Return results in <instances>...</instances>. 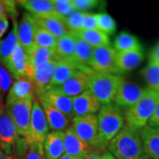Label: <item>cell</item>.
Masks as SVG:
<instances>
[{
	"instance_id": "obj_1",
	"label": "cell",
	"mask_w": 159,
	"mask_h": 159,
	"mask_svg": "<svg viewBox=\"0 0 159 159\" xmlns=\"http://www.w3.org/2000/svg\"><path fill=\"white\" fill-rule=\"evenodd\" d=\"M107 148L115 159H149L143 148L139 131L126 125L111 141Z\"/></svg>"
},
{
	"instance_id": "obj_2",
	"label": "cell",
	"mask_w": 159,
	"mask_h": 159,
	"mask_svg": "<svg viewBox=\"0 0 159 159\" xmlns=\"http://www.w3.org/2000/svg\"><path fill=\"white\" fill-rule=\"evenodd\" d=\"M97 117L100 148L104 151L111 141L125 126L124 115L119 107L111 103L102 106Z\"/></svg>"
},
{
	"instance_id": "obj_3",
	"label": "cell",
	"mask_w": 159,
	"mask_h": 159,
	"mask_svg": "<svg viewBox=\"0 0 159 159\" xmlns=\"http://www.w3.org/2000/svg\"><path fill=\"white\" fill-rule=\"evenodd\" d=\"M159 99V93L146 89L141 99L124 112L125 125L134 130L140 131L148 125Z\"/></svg>"
},
{
	"instance_id": "obj_4",
	"label": "cell",
	"mask_w": 159,
	"mask_h": 159,
	"mask_svg": "<svg viewBox=\"0 0 159 159\" xmlns=\"http://www.w3.org/2000/svg\"><path fill=\"white\" fill-rule=\"evenodd\" d=\"M121 80L120 75L93 72L89 90L102 106L111 104L114 101Z\"/></svg>"
},
{
	"instance_id": "obj_5",
	"label": "cell",
	"mask_w": 159,
	"mask_h": 159,
	"mask_svg": "<svg viewBox=\"0 0 159 159\" xmlns=\"http://www.w3.org/2000/svg\"><path fill=\"white\" fill-rule=\"evenodd\" d=\"M33 102L34 100L6 99L5 103L6 111L16 126L19 135L27 141L29 140Z\"/></svg>"
},
{
	"instance_id": "obj_6",
	"label": "cell",
	"mask_w": 159,
	"mask_h": 159,
	"mask_svg": "<svg viewBox=\"0 0 159 159\" xmlns=\"http://www.w3.org/2000/svg\"><path fill=\"white\" fill-rule=\"evenodd\" d=\"M71 122L72 128L79 138L93 148L102 150L98 139L97 117L96 114L83 117H74Z\"/></svg>"
},
{
	"instance_id": "obj_7",
	"label": "cell",
	"mask_w": 159,
	"mask_h": 159,
	"mask_svg": "<svg viewBox=\"0 0 159 159\" xmlns=\"http://www.w3.org/2000/svg\"><path fill=\"white\" fill-rule=\"evenodd\" d=\"M117 51L111 45L102 46L93 49L91 69L96 73L119 75L120 72L117 66Z\"/></svg>"
},
{
	"instance_id": "obj_8",
	"label": "cell",
	"mask_w": 159,
	"mask_h": 159,
	"mask_svg": "<svg viewBox=\"0 0 159 159\" xmlns=\"http://www.w3.org/2000/svg\"><path fill=\"white\" fill-rule=\"evenodd\" d=\"M20 138L16 126L6 111L4 104H0V149L12 157L16 142Z\"/></svg>"
},
{
	"instance_id": "obj_9",
	"label": "cell",
	"mask_w": 159,
	"mask_h": 159,
	"mask_svg": "<svg viewBox=\"0 0 159 159\" xmlns=\"http://www.w3.org/2000/svg\"><path fill=\"white\" fill-rule=\"evenodd\" d=\"M49 133L50 128L46 120L45 115L43 111V109L41 107L38 100L35 98L33 102L31 112L28 142L43 145V142Z\"/></svg>"
},
{
	"instance_id": "obj_10",
	"label": "cell",
	"mask_w": 159,
	"mask_h": 159,
	"mask_svg": "<svg viewBox=\"0 0 159 159\" xmlns=\"http://www.w3.org/2000/svg\"><path fill=\"white\" fill-rule=\"evenodd\" d=\"M94 71L80 70L74 74L62 85L58 87H51L47 89H50L51 90L62 94L66 97H72V98L78 97L83 92L89 90L90 84L91 74Z\"/></svg>"
},
{
	"instance_id": "obj_11",
	"label": "cell",
	"mask_w": 159,
	"mask_h": 159,
	"mask_svg": "<svg viewBox=\"0 0 159 159\" xmlns=\"http://www.w3.org/2000/svg\"><path fill=\"white\" fill-rule=\"evenodd\" d=\"M6 68L15 80L20 78L31 79L33 71L30 67L27 52L19 42L6 64Z\"/></svg>"
},
{
	"instance_id": "obj_12",
	"label": "cell",
	"mask_w": 159,
	"mask_h": 159,
	"mask_svg": "<svg viewBox=\"0 0 159 159\" xmlns=\"http://www.w3.org/2000/svg\"><path fill=\"white\" fill-rule=\"evenodd\" d=\"M145 90L146 89H142L136 84L122 78L113 102L118 107L129 108L141 99Z\"/></svg>"
},
{
	"instance_id": "obj_13",
	"label": "cell",
	"mask_w": 159,
	"mask_h": 159,
	"mask_svg": "<svg viewBox=\"0 0 159 159\" xmlns=\"http://www.w3.org/2000/svg\"><path fill=\"white\" fill-rule=\"evenodd\" d=\"M94 150L95 148L78 137L72 126L64 133V151L66 155L85 159Z\"/></svg>"
},
{
	"instance_id": "obj_14",
	"label": "cell",
	"mask_w": 159,
	"mask_h": 159,
	"mask_svg": "<svg viewBox=\"0 0 159 159\" xmlns=\"http://www.w3.org/2000/svg\"><path fill=\"white\" fill-rule=\"evenodd\" d=\"M36 24L33 15L29 12L23 14L20 20L18 22V42L22 48L28 51L34 45V32Z\"/></svg>"
},
{
	"instance_id": "obj_15",
	"label": "cell",
	"mask_w": 159,
	"mask_h": 159,
	"mask_svg": "<svg viewBox=\"0 0 159 159\" xmlns=\"http://www.w3.org/2000/svg\"><path fill=\"white\" fill-rule=\"evenodd\" d=\"M37 99L45 101L60 112L67 116L69 119H74V110H73V98L64 96L57 92L47 89L42 94L37 97Z\"/></svg>"
},
{
	"instance_id": "obj_16",
	"label": "cell",
	"mask_w": 159,
	"mask_h": 159,
	"mask_svg": "<svg viewBox=\"0 0 159 159\" xmlns=\"http://www.w3.org/2000/svg\"><path fill=\"white\" fill-rule=\"evenodd\" d=\"M101 108L102 105L89 90L85 91L78 97L73 98L74 118L96 114Z\"/></svg>"
},
{
	"instance_id": "obj_17",
	"label": "cell",
	"mask_w": 159,
	"mask_h": 159,
	"mask_svg": "<svg viewBox=\"0 0 159 159\" xmlns=\"http://www.w3.org/2000/svg\"><path fill=\"white\" fill-rule=\"evenodd\" d=\"M37 99V98H36ZM39 102L43 111L45 115L46 120L49 125V128L52 131L66 132L71 126V119L67 116L60 112L55 108H53L45 101L37 99Z\"/></svg>"
},
{
	"instance_id": "obj_18",
	"label": "cell",
	"mask_w": 159,
	"mask_h": 159,
	"mask_svg": "<svg viewBox=\"0 0 159 159\" xmlns=\"http://www.w3.org/2000/svg\"><path fill=\"white\" fill-rule=\"evenodd\" d=\"M57 59L51 60L34 69L31 80L35 89L36 97L42 94L49 87L57 66Z\"/></svg>"
},
{
	"instance_id": "obj_19",
	"label": "cell",
	"mask_w": 159,
	"mask_h": 159,
	"mask_svg": "<svg viewBox=\"0 0 159 159\" xmlns=\"http://www.w3.org/2000/svg\"><path fill=\"white\" fill-rule=\"evenodd\" d=\"M16 3L35 17L62 18L56 12L51 0H20Z\"/></svg>"
},
{
	"instance_id": "obj_20",
	"label": "cell",
	"mask_w": 159,
	"mask_h": 159,
	"mask_svg": "<svg viewBox=\"0 0 159 159\" xmlns=\"http://www.w3.org/2000/svg\"><path fill=\"white\" fill-rule=\"evenodd\" d=\"M35 89L29 78L16 79L11 84L6 99L11 100H34L36 98Z\"/></svg>"
},
{
	"instance_id": "obj_21",
	"label": "cell",
	"mask_w": 159,
	"mask_h": 159,
	"mask_svg": "<svg viewBox=\"0 0 159 159\" xmlns=\"http://www.w3.org/2000/svg\"><path fill=\"white\" fill-rule=\"evenodd\" d=\"M86 70V71H93L92 69L83 68L77 65L76 63L67 60H61L57 59V66L53 74V77L51 80V83L48 88L51 87H58L64 84L66 80H68L74 74L78 71Z\"/></svg>"
},
{
	"instance_id": "obj_22",
	"label": "cell",
	"mask_w": 159,
	"mask_h": 159,
	"mask_svg": "<svg viewBox=\"0 0 159 159\" xmlns=\"http://www.w3.org/2000/svg\"><path fill=\"white\" fill-rule=\"evenodd\" d=\"M139 133L143 148L149 159H159V128L147 125Z\"/></svg>"
},
{
	"instance_id": "obj_23",
	"label": "cell",
	"mask_w": 159,
	"mask_h": 159,
	"mask_svg": "<svg viewBox=\"0 0 159 159\" xmlns=\"http://www.w3.org/2000/svg\"><path fill=\"white\" fill-rule=\"evenodd\" d=\"M64 133L51 131L43 142V151L45 159H58L65 154L64 151Z\"/></svg>"
},
{
	"instance_id": "obj_24",
	"label": "cell",
	"mask_w": 159,
	"mask_h": 159,
	"mask_svg": "<svg viewBox=\"0 0 159 159\" xmlns=\"http://www.w3.org/2000/svg\"><path fill=\"white\" fill-rule=\"evenodd\" d=\"M57 59L67 60L74 62L76 51V34L73 32L57 39L56 47L54 49Z\"/></svg>"
},
{
	"instance_id": "obj_25",
	"label": "cell",
	"mask_w": 159,
	"mask_h": 159,
	"mask_svg": "<svg viewBox=\"0 0 159 159\" xmlns=\"http://www.w3.org/2000/svg\"><path fill=\"white\" fill-rule=\"evenodd\" d=\"M34 17L35 24L58 39L70 32L65 23V19L57 17Z\"/></svg>"
},
{
	"instance_id": "obj_26",
	"label": "cell",
	"mask_w": 159,
	"mask_h": 159,
	"mask_svg": "<svg viewBox=\"0 0 159 159\" xmlns=\"http://www.w3.org/2000/svg\"><path fill=\"white\" fill-rule=\"evenodd\" d=\"M18 21L12 20V27L11 31L2 39H0V65L6 66L11 53L18 43Z\"/></svg>"
},
{
	"instance_id": "obj_27",
	"label": "cell",
	"mask_w": 159,
	"mask_h": 159,
	"mask_svg": "<svg viewBox=\"0 0 159 159\" xmlns=\"http://www.w3.org/2000/svg\"><path fill=\"white\" fill-rule=\"evenodd\" d=\"M144 59L142 51L117 52V66L121 73L129 72L138 67Z\"/></svg>"
},
{
	"instance_id": "obj_28",
	"label": "cell",
	"mask_w": 159,
	"mask_h": 159,
	"mask_svg": "<svg viewBox=\"0 0 159 159\" xmlns=\"http://www.w3.org/2000/svg\"><path fill=\"white\" fill-rule=\"evenodd\" d=\"M27 55L32 71H34V69L38 67L39 66L57 59L55 51L53 49L43 48L35 44L27 52Z\"/></svg>"
},
{
	"instance_id": "obj_29",
	"label": "cell",
	"mask_w": 159,
	"mask_h": 159,
	"mask_svg": "<svg viewBox=\"0 0 159 159\" xmlns=\"http://www.w3.org/2000/svg\"><path fill=\"white\" fill-rule=\"evenodd\" d=\"M112 47L118 53L142 51V44L139 39L128 32H121L116 37Z\"/></svg>"
},
{
	"instance_id": "obj_30",
	"label": "cell",
	"mask_w": 159,
	"mask_h": 159,
	"mask_svg": "<svg viewBox=\"0 0 159 159\" xmlns=\"http://www.w3.org/2000/svg\"><path fill=\"white\" fill-rule=\"evenodd\" d=\"M75 34L79 38L84 41L94 49L102 47V46L111 45L109 35L102 33V31L98 29L89 30V31H80Z\"/></svg>"
},
{
	"instance_id": "obj_31",
	"label": "cell",
	"mask_w": 159,
	"mask_h": 159,
	"mask_svg": "<svg viewBox=\"0 0 159 159\" xmlns=\"http://www.w3.org/2000/svg\"><path fill=\"white\" fill-rule=\"evenodd\" d=\"M93 49L94 48H92L90 45H89L87 43L76 35V51L74 58L75 63L83 68L91 69L90 65Z\"/></svg>"
},
{
	"instance_id": "obj_32",
	"label": "cell",
	"mask_w": 159,
	"mask_h": 159,
	"mask_svg": "<svg viewBox=\"0 0 159 159\" xmlns=\"http://www.w3.org/2000/svg\"><path fill=\"white\" fill-rule=\"evenodd\" d=\"M142 74L148 84V89L159 93V66L148 63L142 71Z\"/></svg>"
},
{
	"instance_id": "obj_33",
	"label": "cell",
	"mask_w": 159,
	"mask_h": 159,
	"mask_svg": "<svg viewBox=\"0 0 159 159\" xmlns=\"http://www.w3.org/2000/svg\"><path fill=\"white\" fill-rule=\"evenodd\" d=\"M56 43H57V39L52 34L36 25V29L34 32V44L35 45L54 50L56 47Z\"/></svg>"
},
{
	"instance_id": "obj_34",
	"label": "cell",
	"mask_w": 159,
	"mask_h": 159,
	"mask_svg": "<svg viewBox=\"0 0 159 159\" xmlns=\"http://www.w3.org/2000/svg\"><path fill=\"white\" fill-rule=\"evenodd\" d=\"M97 27L98 30L102 31L107 35L112 34L116 31L117 25L114 19L107 12L97 13Z\"/></svg>"
},
{
	"instance_id": "obj_35",
	"label": "cell",
	"mask_w": 159,
	"mask_h": 159,
	"mask_svg": "<svg viewBox=\"0 0 159 159\" xmlns=\"http://www.w3.org/2000/svg\"><path fill=\"white\" fill-rule=\"evenodd\" d=\"M12 76L9 71L2 65H0V104L6 101L8 91L12 84Z\"/></svg>"
},
{
	"instance_id": "obj_36",
	"label": "cell",
	"mask_w": 159,
	"mask_h": 159,
	"mask_svg": "<svg viewBox=\"0 0 159 159\" xmlns=\"http://www.w3.org/2000/svg\"><path fill=\"white\" fill-rule=\"evenodd\" d=\"M87 12L81 11H74L72 14H70L68 17L65 19L66 26L70 32L78 33L81 30V25L83 19L85 17Z\"/></svg>"
},
{
	"instance_id": "obj_37",
	"label": "cell",
	"mask_w": 159,
	"mask_h": 159,
	"mask_svg": "<svg viewBox=\"0 0 159 159\" xmlns=\"http://www.w3.org/2000/svg\"><path fill=\"white\" fill-rule=\"evenodd\" d=\"M51 1L53 3L56 12L64 19L68 17L70 14L75 11L74 6L72 5V0H51Z\"/></svg>"
},
{
	"instance_id": "obj_38",
	"label": "cell",
	"mask_w": 159,
	"mask_h": 159,
	"mask_svg": "<svg viewBox=\"0 0 159 159\" xmlns=\"http://www.w3.org/2000/svg\"><path fill=\"white\" fill-rule=\"evenodd\" d=\"M20 159H45L43 145L29 143V148Z\"/></svg>"
},
{
	"instance_id": "obj_39",
	"label": "cell",
	"mask_w": 159,
	"mask_h": 159,
	"mask_svg": "<svg viewBox=\"0 0 159 159\" xmlns=\"http://www.w3.org/2000/svg\"><path fill=\"white\" fill-rule=\"evenodd\" d=\"M98 0H72V5L74 6L75 11L88 12L87 11L91 10L100 5Z\"/></svg>"
},
{
	"instance_id": "obj_40",
	"label": "cell",
	"mask_w": 159,
	"mask_h": 159,
	"mask_svg": "<svg viewBox=\"0 0 159 159\" xmlns=\"http://www.w3.org/2000/svg\"><path fill=\"white\" fill-rule=\"evenodd\" d=\"M96 29H98L97 14L87 12V14L83 19L80 31H89V30H96Z\"/></svg>"
},
{
	"instance_id": "obj_41",
	"label": "cell",
	"mask_w": 159,
	"mask_h": 159,
	"mask_svg": "<svg viewBox=\"0 0 159 159\" xmlns=\"http://www.w3.org/2000/svg\"><path fill=\"white\" fill-rule=\"evenodd\" d=\"M148 125L154 128H159V99L155 107L153 114L148 120Z\"/></svg>"
},
{
	"instance_id": "obj_42",
	"label": "cell",
	"mask_w": 159,
	"mask_h": 159,
	"mask_svg": "<svg viewBox=\"0 0 159 159\" xmlns=\"http://www.w3.org/2000/svg\"><path fill=\"white\" fill-rule=\"evenodd\" d=\"M148 63L159 66V42L152 49V51H150Z\"/></svg>"
},
{
	"instance_id": "obj_43",
	"label": "cell",
	"mask_w": 159,
	"mask_h": 159,
	"mask_svg": "<svg viewBox=\"0 0 159 159\" xmlns=\"http://www.w3.org/2000/svg\"><path fill=\"white\" fill-rule=\"evenodd\" d=\"M8 28H9V20H0V39H2V37L5 35Z\"/></svg>"
},
{
	"instance_id": "obj_44",
	"label": "cell",
	"mask_w": 159,
	"mask_h": 159,
	"mask_svg": "<svg viewBox=\"0 0 159 159\" xmlns=\"http://www.w3.org/2000/svg\"><path fill=\"white\" fill-rule=\"evenodd\" d=\"M8 20L6 11V5L5 0H0V20Z\"/></svg>"
},
{
	"instance_id": "obj_45",
	"label": "cell",
	"mask_w": 159,
	"mask_h": 159,
	"mask_svg": "<svg viewBox=\"0 0 159 159\" xmlns=\"http://www.w3.org/2000/svg\"><path fill=\"white\" fill-rule=\"evenodd\" d=\"M102 150H99V149H95L92 153L85 159H101L102 155Z\"/></svg>"
},
{
	"instance_id": "obj_46",
	"label": "cell",
	"mask_w": 159,
	"mask_h": 159,
	"mask_svg": "<svg viewBox=\"0 0 159 159\" xmlns=\"http://www.w3.org/2000/svg\"><path fill=\"white\" fill-rule=\"evenodd\" d=\"M101 159H115V158H114L113 157H112L111 154L108 153V152H106V153L102 154Z\"/></svg>"
},
{
	"instance_id": "obj_47",
	"label": "cell",
	"mask_w": 159,
	"mask_h": 159,
	"mask_svg": "<svg viewBox=\"0 0 159 159\" xmlns=\"http://www.w3.org/2000/svg\"><path fill=\"white\" fill-rule=\"evenodd\" d=\"M0 159H12V157L7 156L6 154H5L1 149H0Z\"/></svg>"
},
{
	"instance_id": "obj_48",
	"label": "cell",
	"mask_w": 159,
	"mask_h": 159,
	"mask_svg": "<svg viewBox=\"0 0 159 159\" xmlns=\"http://www.w3.org/2000/svg\"><path fill=\"white\" fill-rule=\"evenodd\" d=\"M58 159H82V158H79V157H71V156H68V155H66L64 154L62 157Z\"/></svg>"
}]
</instances>
